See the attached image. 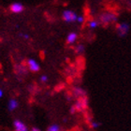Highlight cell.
<instances>
[{
	"label": "cell",
	"instance_id": "5",
	"mask_svg": "<svg viewBox=\"0 0 131 131\" xmlns=\"http://www.w3.org/2000/svg\"><path fill=\"white\" fill-rule=\"evenodd\" d=\"M13 126L15 131H29L28 127L26 126L25 123H23L22 121L20 120H15L13 122Z\"/></svg>",
	"mask_w": 131,
	"mask_h": 131
},
{
	"label": "cell",
	"instance_id": "9",
	"mask_svg": "<svg viewBox=\"0 0 131 131\" xmlns=\"http://www.w3.org/2000/svg\"><path fill=\"white\" fill-rule=\"evenodd\" d=\"M18 106H19V103H18V101L16 99H10V100L8 101V108L10 112H13L14 110H16L18 108Z\"/></svg>",
	"mask_w": 131,
	"mask_h": 131
},
{
	"label": "cell",
	"instance_id": "15",
	"mask_svg": "<svg viewBox=\"0 0 131 131\" xmlns=\"http://www.w3.org/2000/svg\"><path fill=\"white\" fill-rule=\"evenodd\" d=\"M40 81L42 82H48V76H46V75H42V76L40 77Z\"/></svg>",
	"mask_w": 131,
	"mask_h": 131
},
{
	"label": "cell",
	"instance_id": "7",
	"mask_svg": "<svg viewBox=\"0 0 131 131\" xmlns=\"http://www.w3.org/2000/svg\"><path fill=\"white\" fill-rule=\"evenodd\" d=\"M27 65H28V68L32 72H38L40 69V67H39L38 63L36 60H34V59H28Z\"/></svg>",
	"mask_w": 131,
	"mask_h": 131
},
{
	"label": "cell",
	"instance_id": "2",
	"mask_svg": "<svg viewBox=\"0 0 131 131\" xmlns=\"http://www.w3.org/2000/svg\"><path fill=\"white\" fill-rule=\"evenodd\" d=\"M62 17H63V20L67 23H72V22H76L77 18H78V15H77L74 11L69 10V9H67L63 12L62 14Z\"/></svg>",
	"mask_w": 131,
	"mask_h": 131
},
{
	"label": "cell",
	"instance_id": "3",
	"mask_svg": "<svg viewBox=\"0 0 131 131\" xmlns=\"http://www.w3.org/2000/svg\"><path fill=\"white\" fill-rule=\"evenodd\" d=\"M130 26L127 23H120L117 25V33L120 37H125L128 33Z\"/></svg>",
	"mask_w": 131,
	"mask_h": 131
},
{
	"label": "cell",
	"instance_id": "13",
	"mask_svg": "<svg viewBox=\"0 0 131 131\" xmlns=\"http://www.w3.org/2000/svg\"><path fill=\"white\" fill-rule=\"evenodd\" d=\"M88 26L91 28V29H94V28H96L98 26V22L97 21H91V22H89V25H88Z\"/></svg>",
	"mask_w": 131,
	"mask_h": 131
},
{
	"label": "cell",
	"instance_id": "1",
	"mask_svg": "<svg viewBox=\"0 0 131 131\" xmlns=\"http://www.w3.org/2000/svg\"><path fill=\"white\" fill-rule=\"evenodd\" d=\"M88 106V100L85 96H82V97H80L78 99L75 105L71 107L70 112L71 113H75L77 112H82L83 110H85Z\"/></svg>",
	"mask_w": 131,
	"mask_h": 131
},
{
	"label": "cell",
	"instance_id": "8",
	"mask_svg": "<svg viewBox=\"0 0 131 131\" xmlns=\"http://www.w3.org/2000/svg\"><path fill=\"white\" fill-rule=\"evenodd\" d=\"M77 38H78V35H77L75 32H72V33H69L67 37V43L68 44H73L75 43V41L77 40Z\"/></svg>",
	"mask_w": 131,
	"mask_h": 131
},
{
	"label": "cell",
	"instance_id": "4",
	"mask_svg": "<svg viewBox=\"0 0 131 131\" xmlns=\"http://www.w3.org/2000/svg\"><path fill=\"white\" fill-rule=\"evenodd\" d=\"M100 21L102 24H110V23H113L117 21V17L114 14L112 13H104L101 15Z\"/></svg>",
	"mask_w": 131,
	"mask_h": 131
},
{
	"label": "cell",
	"instance_id": "14",
	"mask_svg": "<svg viewBox=\"0 0 131 131\" xmlns=\"http://www.w3.org/2000/svg\"><path fill=\"white\" fill-rule=\"evenodd\" d=\"M90 126H91V127H92V128L96 129V128H98V127L100 126V124L98 123V122H96V121H92V122L90 123Z\"/></svg>",
	"mask_w": 131,
	"mask_h": 131
},
{
	"label": "cell",
	"instance_id": "19",
	"mask_svg": "<svg viewBox=\"0 0 131 131\" xmlns=\"http://www.w3.org/2000/svg\"><path fill=\"white\" fill-rule=\"evenodd\" d=\"M3 96V91L0 89V97H2Z\"/></svg>",
	"mask_w": 131,
	"mask_h": 131
},
{
	"label": "cell",
	"instance_id": "17",
	"mask_svg": "<svg viewBox=\"0 0 131 131\" xmlns=\"http://www.w3.org/2000/svg\"><path fill=\"white\" fill-rule=\"evenodd\" d=\"M20 36L23 37V38H25V39H28V38H29V36H28L27 34H23V33H20Z\"/></svg>",
	"mask_w": 131,
	"mask_h": 131
},
{
	"label": "cell",
	"instance_id": "10",
	"mask_svg": "<svg viewBox=\"0 0 131 131\" xmlns=\"http://www.w3.org/2000/svg\"><path fill=\"white\" fill-rule=\"evenodd\" d=\"M73 93L75 96H79V97H82V96H85V92L82 90V88H74Z\"/></svg>",
	"mask_w": 131,
	"mask_h": 131
},
{
	"label": "cell",
	"instance_id": "18",
	"mask_svg": "<svg viewBox=\"0 0 131 131\" xmlns=\"http://www.w3.org/2000/svg\"><path fill=\"white\" fill-rule=\"evenodd\" d=\"M31 131H40L38 128H37V127H33L32 129H31Z\"/></svg>",
	"mask_w": 131,
	"mask_h": 131
},
{
	"label": "cell",
	"instance_id": "6",
	"mask_svg": "<svg viewBox=\"0 0 131 131\" xmlns=\"http://www.w3.org/2000/svg\"><path fill=\"white\" fill-rule=\"evenodd\" d=\"M9 9H10L11 12L13 13H21L24 11L25 9V7L21 4V3H13L9 6Z\"/></svg>",
	"mask_w": 131,
	"mask_h": 131
},
{
	"label": "cell",
	"instance_id": "16",
	"mask_svg": "<svg viewBox=\"0 0 131 131\" xmlns=\"http://www.w3.org/2000/svg\"><path fill=\"white\" fill-rule=\"evenodd\" d=\"M83 21H84V18L82 16H78V18H77V22L80 23V24H82V23H83Z\"/></svg>",
	"mask_w": 131,
	"mask_h": 131
},
{
	"label": "cell",
	"instance_id": "12",
	"mask_svg": "<svg viewBox=\"0 0 131 131\" xmlns=\"http://www.w3.org/2000/svg\"><path fill=\"white\" fill-rule=\"evenodd\" d=\"M84 46L82 45V44H79V45H77L76 47H75V52H77V53H82V52H84Z\"/></svg>",
	"mask_w": 131,
	"mask_h": 131
},
{
	"label": "cell",
	"instance_id": "11",
	"mask_svg": "<svg viewBox=\"0 0 131 131\" xmlns=\"http://www.w3.org/2000/svg\"><path fill=\"white\" fill-rule=\"evenodd\" d=\"M47 131H62L61 130V127L56 124H53V125H51V126L47 128Z\"/></svg>",
	"mask_w": 131,
	"mask_h": 131
}]
</instances>
